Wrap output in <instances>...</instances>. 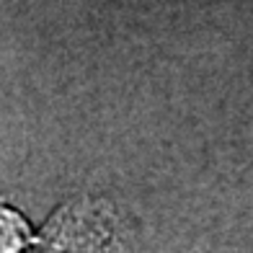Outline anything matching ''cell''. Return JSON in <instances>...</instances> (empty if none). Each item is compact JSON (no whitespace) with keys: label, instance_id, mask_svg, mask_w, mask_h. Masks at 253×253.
<instances>
[{"label":"cell","instance_id":"1","mask_svg":"<svg viewBox=\"0 0 253 253\" xmlns=\"http://www.w3.org/2000/svg\"><path fill=\"white\" fill-rule=\"evenodd\" d=\"M44 253H122L119 214L106 202L75 199L37 235Z\"/></svg>","mask_w":253,"mask_h":253},{"label":"cell","instance_id":"2","mask_svg":"<svg viewBox=\"0 0 253 253\" xmlns=\"http://www.w3.org/2000/svg\"><path fill=\"white\" fill-rule=\"evenodd\" d=\"M29 246H37V235L24 214L0 202V253H21Z\"/></svg>","mask_w":253,"mask_h":253}]
</instances>
